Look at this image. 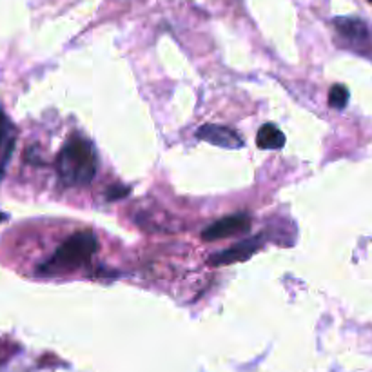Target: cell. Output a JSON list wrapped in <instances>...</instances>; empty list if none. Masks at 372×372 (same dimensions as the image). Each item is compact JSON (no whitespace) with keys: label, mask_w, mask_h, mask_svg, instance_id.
I'll return each mask as SVG.
<instances>
[{"label":"cell","mask_w":372,"mask_h":372,"mask_svg":"<svg viewBox=\"0 0 372 372\" xmlns=\"http://www.w3.org/2000/svg\"><path fill=\"white\" fill-rule=\"evenodd\" d=\"M98 169L97 151L82 136H71L56 157V171L66 186H88Z\"/></svg>","instance_id":"6da1fadb"},{"label":"cell","mask_w":372,"mask_h":372,"mask_svg":"<svg viewBox=\"0 0 372 372\" xmlns=\"http://www.w3.org/2000/svg\"><path fill=\"white\" fill-rule=\"evenodd\" d=\"M97 249V236L91 231H80V233L71 234L46 263L38 267V275L56 276L76 271L91 260Z\"/></svg>","instance_id":"7a4b0ae2"},{"label":"cell","mask_w":372,"mask_h":372,"mask_svg":"<svg viewBox=\"0 0 372 372\" xmlns=\"http://www.w3.org/2000/svg\"><path fill=\"white\" fill-rule=\"evenodd\" d=\"M249 227H251L249 216L244 215V212H238V215L225 216L222 220L209 225V227L203 231L202 238L208 241L224 240V238L233 236V234L244 233V231H247Z\"/></svg>","instance_id":"3957f363"},{"label":"cell","mask_w":372,"mask_h":372,"mask_svg":"<svg viewBox=\"0 0 372 372\" xmlns=\"http://www.w3.org/2000/svg\"><path fill=\"white\" fill-rule=\"evenodd\" d=\"M196 136L225 149H240L244 145L240 135L234 129L224 126H203L202 129H198Z\"/></svg>","instance_id":"277c9868"},{"label":"cell","mask_w":372,"mask_h":372,"mask_svg":"<svg viewBox=\"0 0 372 372\" xmlns=\"http://www.w3.org/2000/svg\"><path fill=\"white\" fill-rule=\"evenodd\" d=\"M260 238H251V240L240 241L238 246L231 247V249L224 251L220 254H215L211 260L212 265H227V263H234V262H241V260H247L251 254L256 253L258 249Z\"/></svg>","instance_id":"5b68a950"},{"label":"cell","mask_w":372,"mask_h":372,"mask_svg":"<svg viewBox=\"0 0 372 372\" xmlns=\"http://www.w3.org/2000/svg\"><path fill=\"white\" fill-rule=\"evenodd\" d=\"M13 148H15V129L0 107V180L4 176L6 167L11 160Z\"/></svg>","instance_id":"8992f818"},{"label":"cell","mask_w":372,"mask_h":372,"mask_svg":"<svg viewBox=\"0 0 372 372\" xmlns=\"http://www.w3.org/2000/svg\"><path fill=\"white\" fill-rule=\"evenodd\" d=\"M335 25L342 37L349 38L352 42H365V40H368V28L360 18H336Z\"/></svg>","instance_id":"52a82bcc"},{"label":"cell","mask_w":372,"mask_h":372,"mask_svg":"<svg viewBox=\"0 0 372 372\" xmlns=\"http://www.w3.org/2000/svg\"><path fill=\"white\" fill-rule=\"evenodd\" d=\"M256 144L262 149H280L284 148L285 135L275 124H265L263 127H260L258 135H256Z\"/></svg>","instance_id":"ba28073f"},{"label":"cell","mask_w":372,"mask_h":372,"mask_svg":"<svg viewBox=\"0 0 372 372\" xmlns=\"http://www.w3.org/2000/svg\"><path fill=\"white\" fill-rule=\"evenodd\" d=\"M347 100H349V91L345 85L342 84H336L330 88L329 91V104L335 109H343V107L347 106Z\"/></svg>","instance_id":"9c48e42d"},{"label":"cell","mask_w":372,"mask_h":372,"mask_svg":"<svg viewBox=\"0 0 372 372\" xmlns=\"http://www.w3.org/2000/svg\"><path fill=\"white\" fill-rule=\"evenodd\" d=\"M0 220H4V215H2V212H0Z\"/></svg>","instance_id":"30bf717a"}]
</instances>
